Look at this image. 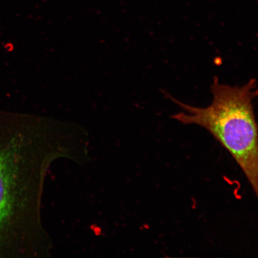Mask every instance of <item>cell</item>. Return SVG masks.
I'll return each instance as SVG.
<instances>
[{
    "mask_svg": "<svg viewBox=\"0 0 258 258\" xmlns=\"http://www.w3.org/2000/svg\"><path fill=\"white\" fill-rule=\"evenodd\" d=\"M40 120L0 110V258L38 255Z\"/></svg>",
    "mask_w": 258,
    "mask_h": 258,
    "instance_id": "6da1fadb",
    "label": "cell"
},
{
    "mask_svg": "<svg viewBox=\"0 0 258 258\" xmlns=\"http://www.w3.org/2000/svg\"><path fill=\"white\" fill-rule=\"evenodd\" d=\"M211 92L212 102L205 108L170 98L183 109L172 117L183 124L198 125L207 130L236 161L258 200V127L253 106L258 96L256 81L231 86L215 77Z\"/></svg>",
    "mask_w": 258,
    "mask_h": 258,
    "instance_id": "7a4b0ae2",
    "label": "cell"
}]
</instances>
